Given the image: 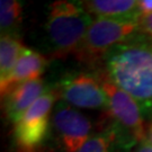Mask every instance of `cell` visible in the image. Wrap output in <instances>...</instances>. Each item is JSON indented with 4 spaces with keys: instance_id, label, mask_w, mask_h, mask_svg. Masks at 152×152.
Instances as JSON below:
<instances>
[{
    "instance_id": "6da1fadb",
    "label": "cell",
    "mask_w": 152,
    "mask_h": 152,
    "mask_svg": "<svg viewBox=\"0 0 152 152\" xmlns=\"http://www.w3.org/2000/svg\"><path fill=\"white\" fill-rule=\"evenodd\" d=\"M104 75L152 116V48L148 37L116 45L104 55Z\"/></svg>"
},
{
    "instance_id": "7a4b0ae2",
    "label": "cell",
    "mask_w": 152,
    "mask_h": 152,
    "mask_svg": "<svg viewBox=\"0 0 152 152\" xmlns=\"http://www.w3.org/2000/svg\"><path fill=\"white\" fill-rule=\"evenodd\" d=\"M94 17L82 1H55L50 6L45 32L52 54H78Z\"/></svg>"
},
{
    "instance_id": "3957f363",
    "label": "cell",
    "mask_w": 152,
    "mask_h": 152,
    "mask_svg": "<svg viewBox=\"0 0 152 152\" xmlns=\"http://www.w3.org/2000/svg\"><path fill=\"white\" fill-rule=\"evenodd\" d=\"M140 17L96 18L91 23L78 56L83 60L96 61L116 45L139 37Z\"/></svg>"
},
{
    "instance_id": "277c9868",
    "label": "cell",
    "mask_w": 152,
    "mask_h": 152,
    "mask_svg": "<svg viewBox=\"0 0 152 152\" xmlns=\"http://www.w3.org/2000/svg\"><path fill=\"white\" fill-rule=\"evenodd\" d=\"M102 83L108 99V112L114 121L123 149L147 141L143 113L133 98L118 88L105 75H100Z\"/></svg>"
},
{
    "instance_id": "5b68a950",
    "label": "cell",
    "mask_w": 152,
    "mask_h": 152,
    "mask_svg": "<svg viewBox=\"0 0 152 152\" xmlns=\"http://www.w3.org/2000/svg\"><path fill=\"white\" fill-rule=\"evenodd\" d=\"M56 96V91L48 89L15 124V141L23 152H32L45 140Z\"/></svg>"
},
{
    "instance_id": "8992f818",
    "label": "cell",
    "mask_w": 152,
    "mask_h": 152,
    "mask_svg": "<svg viewBox=\"0 0 152 152\" xmlns=\"http://www.w3.org/2000/svg\"><path fill=\"white\" fill-rule=\"evenodd\" d=\"M59 96L64 103L76 108H108V99L100 76L89 72H77L65 77L60 83Z\"/></svg>"
},
{
    "instance_id": "52a82bcc",
    "label": "cell",
    "mask_w": 152,
    "mask_h": 152,
    "mask_svg": "<svg viewBox=\"0 0 152 152\" xmlns=\"http://www.w3.org/2000/svg\"><path fill=\"white\" fill-rule=\"evenodd\" d=\"M51 124L56 139L66 152H77L92 135L90 118L63 100L55 104Z\"/></svg>"
},
{
    "instance_id": "ba28073f",
    "label": "cell",
    "mask_w": 152,
    "mask_h": 152,
    "mask_svg": "<svg viewBox=\"0 0 152 152\" xmlns=\"http://www.w3.org/2000/svg\"><path fill=\"white\" fill-rule=\"evenodd\" d=\"M48 64L49 61L44 55L34 50L25 48L11 73L5 80L0 81L2 98L6 97L15 87L24 82L41 79Z\"/></svg>"
},
{
    "instance_id": "9c48e42d",
    "label": "cell",
    "mask_w": 152,
    "mask_h": 152,
    "mask_svg": "<svg viewBox=\"0 0 152 152\" xmlns=\"http://www.w3.org/2000/svg\"><path fill=\"white\" fill-rule=\"evenodd\" d=\"M49 88L42 79L31 80L15 87L5 97V112L7 118L16 124L28 108Z\"/></svg>"
},
{
    "instance_id": "30bf717a",
    "label": "cell",
    "mask_w": 152,
    "mask_h": 152,
    "mask_svg": "<svg viewBox=\"0 0 152 152\" xmlns=\"http://www.w3.org/2000/svg\"><path fill=\"white\" fill-rule=\"evenodd\" d=\"M82 4L95 19L140 17L139 1L134 0H90Z\"/></svg>"
},
{
    "instance_id": "8fae6325",
    "label": "cell",
    "mask_w": 152,
    "mask_h": 152,
    "mask_svg": "<svg viewBox=\"0 0 152 152\" xmlns=\"http://www.w3.org/2000/svg\"><path fill=\"white\" fill-rule=\"evenodd\" d=\"M25 46L16 35H1L0 38V81L14 70Z\"/></svg>"
},
{
    "instance_id": "7c38bea8",
    "label": "cell",
    "mask_w": 152,
    "mask_h": 152,
    "mask_svg": "<svg viewBox=\"0 0 152 152\" xmlns=\"http://www.w3.org/2000/svg\"><path fill=\"white\" fill-rule=\"evenodd\" d=\"M118 148H122V143L113 125L102 132L92 134L77 152H116Z\"/></svg>"
},
{
    "instance_id": "4fadbf2b",
    "label": "cell",
    "mask_w": 152,
    "mask_h": 152,
    "mask_svg": "<svg viewBox=\"0 0 152 152\" xmlns=\"http://www.w3.org/2000/svg\"><path fill=\"white\" fill-rule=\"evenodd\" d=\"M23 5L17 0L0 1V31L1 35H15L20 25Z\"/></svg>"
},
{
    "instance_id": "5bb4252c",
    "label": "cell",
    "mask_w": 152,
    "mask_h": 152,
    "mask_svg": "<svg viewBox=\"0 0 152 152\" xmlns=\"http://www.w3.org/2000/svg\"><path fill=\"white\" fill-rule=\"evenodd\" d=\"M139 24L142 34H145L147 37L152 38V14L140 17Z\"/></svg>"
},
{
    "instance_id": "9a60e30c",
    "label": "cell",
    "mask_w": 152,
    "mask_h": 152,
    "mask_svg": "<svg viewBox=\"0 0 152 152\" xmlns=\"http://www.w3.org/2000/svg\"><path fill=\"white\" fill-rule=\"evenodd\" d=\"M139 14H140V17L152 14V0L139 1Z\"/></svg>"
},
{
    "instance_id": "2e32d148",
    "label": "cell",
    "mask_w": 152,
    "mask_h": 152,
    "mask_svg": "<svg viewBox=\"0 0 152 152\" xmlns=\"http://www.w3.org/2000/svg\"><path fill=\"white\" fill-rule=\"evenodd\" d=\"M136 152H152V144L148 140L142 142L141 144H140V147H139V149L136 150Z\"/></svg>"
},
{
    "instance_id": "e0dca14e",
    "label": "cell",
    "mask_w": 152,
    "mask_h": 152,
    "mask_svg": "<svg viewBox=\"0 0 152 152\" xmlns=\"http://www.w3.org/2000/svg\"><path fill=\"white\" fill-rule=\"evenodd\" d=\"M148 141L152 144V124L150 126V129H149V133H148Z\"/></svg>"
},
{
    "instance_id": "ac0fdd59",
    "label": "cell",
    "mask_w": 152,
    "mask_h": 152,
    "mask_svg": "<svg viewBox=\"0 0 152 152\" xmlns=\"http://www.w3.org/2000/svg\"><path fill=\"white\" fill-rule=\"evenodd\" d=\"M148 41H149V43H150V45H151V48H152V38L148 37Z\"/></svg>"
}]
</instances>
